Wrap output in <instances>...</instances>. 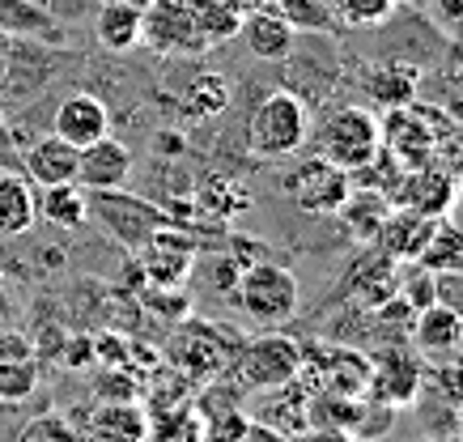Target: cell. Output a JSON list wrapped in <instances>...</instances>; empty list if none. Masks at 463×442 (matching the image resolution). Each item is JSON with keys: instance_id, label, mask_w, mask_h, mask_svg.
Returning <instances> with one entry per match:
<instances>
[{"instance_id": "1", "label": "cell", "mask_w": 463, "mask_h": 442, "mask_svg": "<svg viewBox=\"0 0 463 442\" xmlns=\"http://www.w3.org/2000/svg\"><path fill=\"white\" fill-rule=\"evenodd\" d=\"M234 306L242 311L247 324L255 328H281L298 315V277L285 264H272V259H255L251 268L239 272V281L230 289Z\"/></svg>"}, {"instance_id": "2", "label": "cell", "mask_w": 463, "mask_h": 442, "mask_svg": "<svg viewBox=\"0 0 463 442\" xmlns=\"http://www.w3.org/2000/svg\"><path fill=\"white\" fill-rule=\"evenodd\" d=\"M302 371V344L294 336H285L281 328H264L260 336L242 341L230 357V383L239 391H272V387L289 383Z\"/></svg>"}, {"instance_id": "3", "label": "cell", "mask_w": 463, "mask_h": 442, "mask_svg": "<svg viewBox=\"0 0 463 442\" xmlns=\"http://www.w3.org/2000/svg\"><path fill=\"white\" fill-rule=\"evenodd\" d=\"M310 136H315V154L327 157V162H336L340 171H349V174L370 166L374 154L383 149L379 115L370 111V107H357V102H353V107H336Z\"/></svg>"}, {"instance_id": "4", "label": "cell", "mask_w": 463, "mask_h": 442, "mask_svg": "<svg viewBox=\"0 0 463 442\" xmlns=\"http://www.w3.org/2000/svg\"><path fill=\"white\" fill-rule=\"evenodd\" d=\"M90 196V221H99L102 234H111L119 247L128 251H141L157 230L179 226L170 209L154 204L145 196H132L124 187H111V192H85Z\"/></svg>"}, {"instance_id": "5", "label": "cell", "mask_w": 463, "mask_h": 442, "mask_svg": "<svg viewBox=\"0 0 463 442\" xmlns=\"http://www.w3.org/2000/svg\"><path fill=\"white\" fill-rule=\"evenodd\" d=\"M310 141V111L307 102L289 89H272L255 102L247 119V145L260 157H289Z\"/></svg>"}, {"instance_id": "6", "label": "cell", "mask_w": 463, "mask_h": 442, "mask_svg": "<svg viewBox=\"0 0 463 442\" xmlns=\"http://www.w3.org/2000/svg\"><path fill=\"white\" fill-rule=\"evenodd\" d=\"M349 192H353V174L340 171L336 162H327L319 154L302 157L289 171V179H285V196L310 217H336L340 204L349 200Z\"/></svg>"}, {"instance_id": "7", "label": "cell", "mask_w": 463, "mask_h": 442, "mask_svg": "<svg viewBox=\"0 0 463 442\" xmlns=\"http://www.w3.org/2000/svg\"><path fill=\"white\" fill-rule=\"evenodd\" d=\"M141 43H149L157 56H200V52H209V39L192 17L187 0H149L141 9Z\"/></svg>"}, {"instance_id": "8", "label": "cell", "mask_w": 463, "mask_h": 442, "mask_svg": "<svg viewBox=\"0 0 463 442\" xmlns=\"http://www.w3.org/2000/svg\"><path fill=\"white\" fill-rule=\"evenodd\" d=\"M239 344L230 341L222 328H213V324H196V319H187L175 336H170V362H175V371L183 379H217L225 374L230 366V357H234Z\"/></svg>"}, {"instance_id": "9", "label": "cell", "mask_w": 463, "mask_h": 442, "mask_svg": "<svg viewBox=\"0 0 463 442\" xmlns=\"http://www.w3.org/2000/svg\"><path fill=\"white\" fill-rule=\"evenodd\" d=\"M455 200H459V179H450V174L434 171V166H408L400 187L392 192L395 209H408V213L430 217V221L450 217Z\"/></svg>"}, {"instance_id": "10", "label": "cell", "mask_w": 463, "mask_h": 442, "mask_svg": "<svg viewBox=\"0 0 463 442\" xmlns=\"http://www.w3.org/2000/svg\"><path fill=\"white\" fill-rule=\"evenodd\" d=\"M137 256H141V272H145L149 286L154 289H175V286L187 281V272H192V264H196V243H192L179 226H166V230H157Z\"/></svg>"}, {"instance_id": "11", "label": "cell", "mask_w": 463, "mask_h": 442, "mask_svg": "<svg viewBox=\"0 0 463 442\" xmlns=\"http://www.w3.org/2000/svg\"><path fill=\"white\" fill-rule=\"evenodd\" d=\"M52 132H56L60 141H69L72 149H85V145L102 141V136L111 132V111H107L102 99L77 89V94L56 102V111H52Z\"/></svg>"}, {"instance_id": "12", "label": "cell", "mask_w": 463, "mask_h": 442, "mask_svg": "<svg viewBox=\"0 0 463 442\" xmlns=\"http://www.w3.org/2000/svg\"><path fill=\"white\" fill-rule=\"evenodd\" d=\"M417 387H421V366L408 349H383L379 357H370V396L374 400L404 409L417 400Z\"/></svg>"}, {"instance_id": "13", "label": "cell", "mask_w": 463, "mask_h": 442, "mask_svg": "<svg viewBox=\"0 0 463 442\" xmlns=\"http://www.w3.org/2000/svg\"><path fill=\"white\" fill-rule=\"evenodd\" d=\"M77 157H81V149H72L56 132H47V136H34L22 145V174L34 187L77 183Z\"/></svg>"}, {"instance_id": "14", "label": "cell", "mask_w": 463, "mask_h": 442, "mask_svg": "<svg viewBox=\"0 0 463 442\" xmlns=\"http://www.w3.org/2000/svg\"><path fill=\"white\" fill-rule=\"evenodd\" d=\"M128 179H132V149L115 141L111 132L102 141L85 145L77 157V183L85 192H111V187H124Z\"/></svg>"}, {"instance_id": "15", "label": "cell", "mask_w": 463, "mask_h": 442, "mask_svg": "<svg viewBox=\"0 0 463 442\" xmlns=\"http://www.w3.org/2000/svg\"><path fill=\"white\" fill-rule=\"evenodd\" d=\"M81 442H149V417L132 400H107L77 426Z\"/></svg>"}, {"instance_id": "16", "label": "cell", "mask_w": 463, "mask_h": 442, "mask_svg": "<svg viewBox=\"0 0 463 442\" xmlns=\"http://www.w3.org/2000/svg\"><path fill=\"white\" fill-rule=\"evenodd\" d=\"M430 234H434V221H430V217H417V213H408V209H392L387 221L374 230L370 243H374V251L395 259V264H417L425 243H430Z\"/></svg>"}, {"instance_id": "17", "label": "cell", "mask_w": 463, "mask_h": 442, "mask_svg": "<svg viewBox=\"0 0 463 442\" xmlns=\"http://www.w3.org/2000/svg\"><path fill=\"white\" fill-rule=\"evenodd\" d=\"M294 34L298 30L289 26V22H281L277 14H268V9H247L234 39H242V47H247L255 60L277 64V60H285L294 52Z\"/></svg>"}, {"instance_id": "18", "label": "cell", "mask_w": 463, "mask_h": 442, "mask_svg": "<svg viewBox=\"0 0 463 442\" xmlns=\"http://www.w3.org/2000/svg\"><path fill=\"white\" fill-rule=\"evenodd\" d=\"M39 221V187L22 171H0V239H22Z\"/></svg>"}, {"instance_id": "19", "label": "cell", "mask_w": 463, "mask_h": 442, "mask_svg": "<svg viewBox=\"0 0 463 442\" xmlns=\"http://www.w3.org/2000/svg\"><path fill=\"white\" fill-rule=\"evenodd\" d=\"M362 89L370 102H379L383 111H392V107H404V102L417 99V89H421V69H417V64H404V60L370 64V72L362 77Z\"/></svg>"}, {"instance_id": "20", "label": "cell", "mask_w": 463, "mask_h": 442, "mask_svg": "<svg viewBox=\"0 0 463 442\" xmlns=\"http://www.w3.org/2000/svg\"><path fill=\"white\" fill-rule=\"evenodd\" d=\"M0 30H9L14 39H34V43H60L64 39L56 14L39 0H0Z\"/></svg>"}, {"instance_id": "21", "label": "cell", "mask_w": 463, "mask_h": 442, "mask_svg": "<svg viewBox=\"0 0 463 442\" xmlns=\"http://www.w3.org/2000/svg\"><path fill=\"white\" fill-rule=\"evenodd\" d=\"M94 39L107 52L141 47V9L137 5H119V0H102L99 17H94Z\"/></svg>"}, {"instance_id": "22", "label": "cell", "mask_w": 463, "mask_h": 442, "mask_svg": "<svg viewBox=\"0 0 463 442\" xmlns=\"http://www.w3.org/2000/svg\"><path fill=\"white\" fill-rule=\"evenodd\" d=\"M39 217L56 230H77L90 221V196L81 183H56L39 187Z\"/></svg>"}, {"instance_id": "23", "label": "cell", "mask_w": 463, "mask_h": 442, "mask_svg": "<svg viewBox=\"0 0 463 442\" xmlns=\"http://www.w3.org/2000/svg\"><path fill=\"white\" fill-rule=\"evenodd\" d=\"M234 102V89L225 81L222 72H196L187 89L179 94V111L187 119H213V115H222L225 107Z\"/></svg>"}, {"instance_id": "24", "label": "cell", "mask_w": 463, "mask_h": 442, "mask_svg": "<svg viewBox=\"0 0 463 442\" xmlns=\"http://www.w3.org/2000/svg\"><path fill=\"white\" fill-rule=\"evenodd\" d=\"M459 332H463L459 311H450L442 302H430V306H421V311L412 315V336H417V344L430 349V353L455 349V344H459Z\"/></svg>"}, {"instance_id": "25", "label": "cell", "mask_w": 463, "mask_h": 442, "mask_svg": "<svg viewBox=\"0 0 463 442\" xmlns=\"http://www.w3.org/2000/svg\"><path fill=\"white\" fill-rule=\"evenodd\" d=\"M395 204L387 196H379V192H370V187H357L353 183V192H349V200L340 204V221L357 234V239H374V230L387 221V213H392Z\"/></svg>"}, {"instance_id": "26", "label": "cell", "mask_w": 463, "mask_h": 442, "mask_svg": "<svg viewBox=\"0 0 463 442\" xmlns=\"http://www.w3.org/2000/svg\"><path fill=\"white\" fill-rule=\"evenodd\" d=\"M187 9L192 17L200 22L204 30V39L209 43H225V39H234L239 34V22H242V0H187Z\"/></svg>"}, {"instance_id": "27", "label": "cell", "mask_w": 463, "mask_h": 442, "mask_svg": "<svg viewBox=\"0 0 463 442\" xmlns=\"http://www.w3.org/2000/svg\"><path fill=\"white\" fill-rule=\"evenodd\" d=\"M39 387V357H0V404H26Z\"/></svg>"}, {"instance_id": "28", "label": "cell", "mask_w": 463, "mask_h": 442, "mask_svg": "<svg viewBox=\"0 0 463 442\" xmlns=\"http://www.w3.org/2000/svg\"><path fill=\"white\" fill-rule=\"evenodd\" d=\"M272 14L294 30H315V34H327L340 26L332 5H323V0H272Z\"/></svg>"}, {"instance_id": "29", "label": "cell", "mask_w": 463, "mask_h": 442, "mask_svg": "<svg viewBox=\"0 0 463 442\" xmlns=\"http://www.w3.org/2000/svg\"><path fill=\"white\" fill-rule=\"evenodd\" d=\"M247 204H251V196L242 187H234L230 179H209L196 192V209L209 217H230V213H239V209H247Z\"/></svg>"}, {"instance_id": "30", "label": "cell", "mask_w": 463, "mask_h": 442, "mask_svg": "<svg viewBox=\"0 0 463 442\" xmlns=\"http://www.w3.org/2000/svg\"><path fill=\"white\" fill-rule=\"evenodd\" d=\"M395 9H400L395 0H332V14H336V22H340V26H353V30L383 26Z\"/></svg>"}, {"instance_id": "31", "label": "cell", "mask_w": 463, "mask_h": 442, "mask_svg": "<svg viewBox=\"0 0 463 442\" xmlns=\"http://www.w3.org/2000/svg\"><path fill=\"white\" fill-rule=\"evenodd\" d=\"M14 442H81L77 426L60 413H39L14 434Z\"/></svg>"}, {"instance_id": "32", "label": "cell", "mask_w": 463, "mask_h": 442, "mask_svg": "<svg viewBox=\"0 0 463 442\" xmlns=\"http://www.w3.org/2000/svg\"><path fill=\"white\" fill-rule=\"evenodd\" d=\"M434 107L447 115L450 124H463V64L459 69H442L434 77Z\"/></svg>"}, {"instance_id": "33", "label": "cell", "mask_w": 463, "mask_h": 442, "mask_svg": "<svg viewBox=\"0 0 463 442\" xmlns=\"http://www.w3.org/2000/svg\"><path fill=\"white\" fill-rule=\"evenodd\" d=\"M0 171H22V145H17L14 124L0 111Z\"/></svg>"}, {"instance_id": "34", "label": "cell", "mask_w": 463, "mask_h": 442, "mask_svg": "<svg viewBox=\"0 0 463 442\" xmlns=\"http://www.w3.org/2000/svg\"><path fill=\"white\" fill-rule=\"evenodd\" d=\"M0 357H34V341L22 332H0Z\"/></svg>"}, {"instance_id": "35", "label": "cell", "mask_w": 463, "mask_h": 442, "mask_svg": "<svg viewBox=\"0 0 463 442\" xmlns=\"http://www.w3.org/2000/svg\"><path fill=\"white\" fill-rule=\"evenodd\" d=\"M239 442H294L289 434H281V429L264 426V421H247V429L239 434Z\"/></svg>"}, {"instance_id": "36", "label": "cell", "mask_w": 463, "mask_h": 442, "mask_svg": "<svg viewBox=\"0 0 463 442\" xmlns=\"http://www.w3.org/2000/svg\"><path fill=\"white\" fill-rule=\"evenodd\" d=\"M294 442H357L353 434H345V429H323V426H307L302 434H298Z\"/></svg>"}, {"instance_id": "37", "label": "cell", "mask_w": 463, "mask_h": 442, "mask_svg": "<svg viewBox=\"0 0 463 442\" xmlns=\"http://www.w3.org/2000/svg\"><path fill=\"white\" fill-rule=\"evenodd\" d=\"M434 5H442V14H447L455 26H463V0H434Z\"/></svg>"}, {"instance_id": "38", "label": "cell", "mask_w": 463, "mask_h": 442, "mask_svg": "<svg viewBox=\"0 0 463 442\" xmlns=\"http://www.w3.org/2000/svg\"><path fill=\"white\" fill-rule=\"evenodd\" d=\"M157 149H162V154H183V141L175 136V132H162V141H157Z\"/></svg>"}, {"instance_id": "39", "label": "cell", "mask_w": 463, "mask_h": 442, "mask_svg": "<svg viewBox=\"0 0 463 442\" xmlns=\"http://www.w3.org/2000/svg\"><path fill=\"white\" fill-rule=\"evenodd\" d=\"M395 5H404V9H430L434 0H395Z\"/></svg>"}, {"instance_id": "40", "label": "cell", "mask_w": 463, "mask_h": 442, "mask_svg": "<svg viewBox=\"0 0 463 442\" xmlns=\"http://www.w3.org/2000/svg\"><path fill=\"white\" fill-rule=\"evenodd\" d=\"M9 47H14V34H9V30H0V56H5Z\"/></svg>"}, {"instance_id": "41", "label": "cell", "mask_w": 463, "mask_h": 442, "mask_svg": "<svg viewBox=\"0 0 463 442\" xmlns=\"http://www.w3.org/2000/svg\"><path fill=\"white\" fill-rule=\"evenodd\" d=\"M119 5H137V9H145V5H149V0H119Z\"/></svg>"}, {"instance_id": "42", "label": "cell", "mask_w": 463, "mask_h": 442, "mask_svg": "<svg viewBox=\"0 0 463 442\" xmlns=\"http://www.w3.org/2000/svg\"><path fill=\"white\" fill-rule=\"evenodd\" d=\"M459 204H463V174H459Z\"/></svg>"}, {"instance_id": "43", "label": "cell", "mask_w": 463, "mask_h": 442, "mask_svg": "<svg viewBox=\"0 0 463 442\" xmlns=\"http://www.w3.org/2000/svg\"><path fill=\"white\" fill-rule=\"evenodd\" d=\"M447 442H463V434H455V438H447Z\"/></svg>"}, {"instance_id": "44", "label": "cell", "mask_w": 463, "mask_h": 442, "mask_svg": "<svg viewBox=\"0 0 463 442\" xmlns=\"http://www.w3.org/2000/svg\"><path fill=\"white\" fill-rule=\"evenodd\" d=\"M417 442H438V438H417Z\"/></svg>"}, {"instance_id": "45", "label": "cell", "mask_w": 463, "mask_h": 442, "mask_svg": "<svg viewBox=\"0 0 463 442\" xmlns=\"http://www.w3.org/2000/svg\"><path fill=\"white\" fill-rule=\"evenodd\" d=\"M459 426H463V409H459Z\"/></svg>"}, {"instance_id": "46", "label": "cell", "mask_w": 463, "mask_h": 442, "mask_svg": "<svg viewBox=\"0 0 463 442\" xmlns=\"http://www.w3.org/2000/svg\"><path fill=\"white\" fill-rule=\"evenodd\" d=\"M323 5H332V0H323Z\"/></svg>"}]
</instances>
